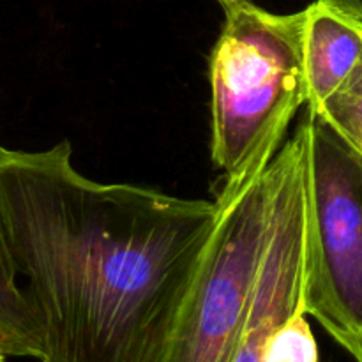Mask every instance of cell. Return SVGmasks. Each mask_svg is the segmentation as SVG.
<instances>
[{"label":"cell","instance_id":"8","mask_svg":"<svg viewBox=\"0 0 362 362\" xmlns=\"http://www.w3.org/2000/svg\"><path fill=\"white\" fill-rule=\"evenodd\" d=\"M313 115L324 120L362 159V55L352 73Z\"/></svg>","mask_w":362,"mask_h":362},{"label":"cell","instance_id":"11","mask_svg":"<svg viewBox=\"0 0 362 362\" xmlns=\"http://www.w3.org/2000/svg\"><path fill=\"white\" fill-rule=\"evenodd\" d=\"M221 4L223 9H228V7L237 6V4H243V2H253V0H218Z\"/></svg>","mask_w":362,"mask_h":362},{"label":"cell","instance_id":"10","mask_svg":"<svg viewBox=\"0 0 362 362\" xmlns=\"http://www.w3.org/2000/svg\"><path fill=\"white\" fill-rule=\"evenodd\" d=\"M325 2L362 21V0H325Z\"/></svg>","mask_w":362,"mask_h":362},{"label":"cell","instance_id":"2","mask_svg":"<svg viewBox=\"0 0 362 362\" xmlns=\"http://www.w3.org/2000/svg\"><path fill=\"white\" fill-rule=\"evenodd\" d=\"M304 27L306 9L276 14L253 2L225 9L209 59L211 156L223 179L271 163L306 106Z\"/></svg>","mask_w":362,"mask_h":362},{"label":"cell","instance_id":"4","mask_svg":"<svg viewBox=\"0 0 362 362\" xmlns=\"http://www.w3.org/2000/svg\"><path fill=\"white\" fill-rule=\"evenodd\" d=\"M269 165L223 179L218 221L163 362H232L267 243Z\"/></svg>","mask_w":362,"mask_h":362},{"label":"cell","instance_id":"1","mask_svg":"<svg viewBox=\"0 0 362 362\" xmlns=\"http://www.w3.org/2000/svg\"><path fill=\"white\" fill-rule=\"evenodd\" d=\"M216 221V200L81 175L67 140L0 145V226L41 362H163Z\"/></svg>","mask_w":362,"mask_h":362},{"label":"cell","instance_id":"6","mask_svg":"<svg viewBox=\"0 0 362 362\" xmlns=\"http://www.w3.org/2000/svg\"><path fill=\"white\" fill-rule=\"evenodd\" d=\"M362 55V21L325 0L306 7L304 73L306 110L317 113L325 99L345 81Z\"/></svg>","mask_w":362,"mask_h":362},{"label":"cell","instance_id":"9","mask_svg":"<svg viewBox=\"0 0 362 362\" xmlns=\"http://www.w3.org/2000/svg\"><path fill=\"white\" fill-rule=\"evenodd\" d=\"M262 362H320L317 339L304 308L290 315L269 336Z\"/></svg>","mask_w":362,"mask_h":362},{"label":"cell","instance_id":"3","mask_svg":"<svg viewBox=\"0 0 362 362\" xmlns=\"http://www.w3.org/2000/svg\"><path fill=\"white\" fill-rule=\"evenodd\" d=\"M304 310L362 362V159L306 110Z\"/></svg>","mask_w":362,"mask_h":362},{"label":"cell","instance_id":"7","mask_svg":"<svg viewBox=\"0 0 362 362\" xmlns=\"http://www.w3.org/2000/svg\"><path fill=\"white\" fill-rule=\"evenodd\" d=\"M0 350L11 357L42 359V336L37 318L18 285L2 226H0Z\"/></svg>","mask_w":362,"mask_h":362},{"label":"cell","instance_id":"5","mask_svg":"<svg viewBox=\"0 0 362 362\" xmlns=\"http://www.w3.org/2000/svg\"><path fill=\"white\" fill-rule=\"evenodd\" d=\"M267 179V243L232 362H262L269 336L304 308L306 138L300 126L274 156Z\"/></svg>","mask_w":362,"mask_h":362},{"label":"cell","instance_id":"12","mask_svg":"<svg viewBox=\"0 0 362 362\" xmlns=\"http://www.w3.org/2000/svg\"><path fill=\"white\" fill-rule=\"evenodd\" d=\"M7 357H9V356H6V354L0 350V362H7Z\"/></svg>","mask_w":362,"mask_h":362}]
</instances>
